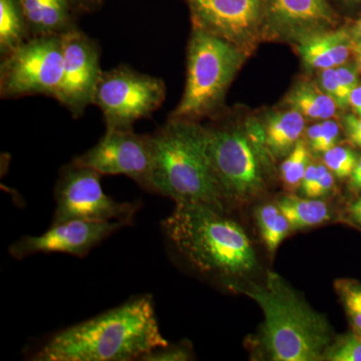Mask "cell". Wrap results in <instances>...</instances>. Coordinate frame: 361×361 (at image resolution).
I'll use <instances>...</instances> for the list:
<instances>
[{"label":"cell","instance_id":"obj_9","mask_svg":"<svg viewBox=\"0 0 361 361\" xmlns=\"http://www.w3.org/2000/svg\"><path fill=\"white\" fill-rule=\"evenodd\" d=\"M214 175L225 200L245 201L262 191V171L250 140L240 128H207Z\"/></svg>","mask_w":361,"mask_h":361},{"label":"cell","instance_id":"obj_32","mask_svg":"<svg viewBox=\"0 0 361 361\" xmlns=\"http://www.w3.org/2000/svg\"><path fill=\"white\" fill-rule=\"evenodd\" d=\"M318 177H319V164L310 163L306 169L300 187L302 193L308 198L317 182Z\"/></svg>","mask_w":361,"mask_h":361},{"label":"cell","instance_id":"obj_35","mask_svg":"<svg viewBox=\"0 0 361 361\" xmlns=\"http://www.w3.org/2000/svg\"><path fill=\"white\" fill-rule=\"evenodd\" d=\"M349 104L353 106V110L361 118V85H358L357 87L351 92L349 97Z\"/></svg>","mask_w":361,"mask_h":361},{"label":"cell","instance_id":"obj_23","mask_svg":"<svg viewBox=\"0 0 361 361\" xmlns=\"http://www.w3.org/2000/svg\"><path fill=\"white\" fill-rule=\"evenodd\" d=\"M357 156L353 149L336 146L323 153V164L336 177H350L357 164Z\"/></svg>","mask_w":361,"mask_h":361},{"label":"cell","instance_id":"obj_17","mask_svg":"<svg viewBox=\"0 0 361 361\" xmlns=\"http://www.w3.org/2000/svg\"><path fill=\"white\" fill-rule=\"evenodd\" d=\"M291 109L312 120H329L338 108L336 101L310 82L297 84L286 97Z\"/></svg>","mask_w":361,"mask_h":361},{"label":"cell","instance_id":"obj_22","mask_svg":"<svg viewBox=\"0 0 361 361\" xmlns=\"http://www.w3.org/2000/svg\"><path fill=\"white\" fill-rule=\"evenodd\" d=\"M310 165V149L304 141H299L282 163L281 177L285 187L295 191L301 187L306 169Z\"/></svg>","mask_w":361,"mask_h":361},{"label":"cell","instance_id":"obj_20","mask_svg":"<svg viewBox=\"0 0 361 361\" xmlns=\"http://www.w3.org/2000/svg\"><path fill=\"white\" fill-rule=\"evenodd\" d=\"M256 218L266 248L270 253H274L291 230L288 220L279 207L270 204L260 207L256 212Z\"/></svg>","mask_w":361,"mask_h":361},{"label":"cell","instance_id":"obj_4","mask_svg":"<svg viewBox=\"0 0 361 361\" xmlns=\"http://www.w3.org/2000/svg\"><path fill=\"white\" fill-rule=\"evenodd\" d=\"M235 290L250 297L262 310L261 343L271 360H322L330 341L326 319L311 310L277 274L268 273L264 286Z\"/></svg>","mask_w":361,"mask_h":361},{"label":"cell","instance_id":"obj_6","mask_svg":"<svg viewBox=\"0 0 361 361\" xmlns=\"http://www.w3.org/2000/svg\"><path fill=\"white\" fill-rule=\"evenodd\" d=\"M101 176L75 161L63 167L54 187L56 206L51 225L71 220L133 225L141 204L118 202L104 193Z\"/></svg>","mask_w":361,"mask_h":361},{"label":"cell","instance_id":"obj_11","mask_svg":"<svg viewBox=\"0 0 361 361\" xmlns=\"http://www.w3.org/2000/svg\"><path fill=\"white\" fill-rule=\"evenodd\" d=\"M193 27L227 40L243 51L266 28L264 0H185Z\"/></svg>","mask_w":361,"mask_h":361},{"label":"cell","instance_id":"obj_10","mask_svg":"<svg viewBox=\"0 0 361 361\" xmlns=\"http://www.w3.org/2000/svg\"><path fill=\"white\" fill-rule=\"evenodd\" d=\"M73 161L101 175L127 176L145 191L156 194L153 135L137 134L133 129L106 130L97 145Z\"/></svg>","mask_w":361,"mask_h":361},{"label":"cell","instance_id":"obj_34","mask_svg":"<svg viewBox=\"0 0 361 361\" xmlns=\"http://www.w3.org/2000/svg\"><path fill=\"white\" fill-rule=\"evenodd\" d=\"M322 132V123L311 126L307 130V141L311 149H314Z\"/></svg>","mask_w":361,"mask_h":361},{"label":"cell","instance_id":"obj_38","mask_svg":"<svg viewBox=\"0 0 361 361\" xmlns=\"http://www.w3.org/2000/svg\"><path fill=\"white\" fill-rule=\"evenodd\" d=\"M351 35H353V39L355 40V42H361V16L360 20H357V23H355V25L353 26Z\"/></svg>","mask_w":361,"mask_h":361},{"label":"cell","instance_id":"obj_16","mask_svg":"<svg viewBox=\"0 0 361 361\" xmlns=\"http://www.w3.org/2000/svg\"><path fill=\"white\" fill-rule=\"evenodd\" d=\"M304 128V116L293 109L271 114L263 129L266 148L275 158L288 156L300 141Z\"/></svg>","mask_w":361,"mask_h":361},{"label":"cell","instance_id":"obj_1","mask_svg":"<svg viewBox=\"0 0 361 361\" xmlns=\"http://www.w3.org/2000/svg\"><path fill=\"white\" fill-rule=\"evenodd\" d=\"M151 295H140L56 332L32 356L37 361L142 360L167 346Z\"/></svg>","mask_w":361,"mask_h":361},{"label":"cell","instance_id":"obj_14","mask_svg":"<svg viewBox=\"0 0 361 361\" xmlns=\"http://www.w3.org/2000/svg\"><path fill=\"white\" fill-rule=\"evenodd\" d=\"M264 6L266 28L273 35L302 40L336 25L326 0H264Z\"/></svg>","mask_w":361,"mask_h":361},{"label":"cell","instance_id":"obj_21","mask_svg":"<svg viewBox=\"0 0 361 361\" xmlns=\"http://www.w3.org/2000/svg\"><path fill=\"white\" fill-rule=\"evenodd\" d=\"M299 51L304 63L310 68L322 71L336 68L330 30L316 33L300 40Z\"/></svg>","mask_w":361,"mask_h":361},{"label":"cell","instance_id":"obj_30","mask_svg":"<svg viewBox=\"0 0 361 361\" xmlns=\"http://www.w3.org/2000/svg\"><path fill=\"white\" fill-rule=\"evenodd\" d=\"M337 75L349 92H353L358 85V68L357 65L353 63H344V65L336 68Z\"/></svg>","mask_w":361,"mask_h":361},{"label":"cell","instance_id":"obj_15","mask_svg":"<svg viewBox=\"0 0 361 361\" xmlns=\"http://www.w3.org/2000/svg\"><path fill=\"white\" fill-rule=\"evenodd\" d=\"M32 37L63 35L78 27L68 0H20Z\"/></svg>","mask_w":361,"mask_h":361},{"label":"cell","instance_id":"obj_18","mask_svg":"<svg viewBox=\"0 0 361 361\" xmlns=\"http://www.w3.org/2000/svg\"><path fill=\"white\" fill-rule=\"evenodd\" d=\"M32 37L20 0H0L1 59Z\"/></svg>","mask_w":361,"mask_h":361},{"label":"cell","instance_id":"obj_27","mask_svg":"<svg viewBox=\"0 0 361 361\" xmlns=\"http://www.w3.org/2000/svg\"><path fill=\"white\" fill-rule=\"evenodd\" d=\"M339 126L334 121L324 120L322 123V132L319 140L313 151L317 153H325L329 149L336 146L339 137Z\"/></svg>","mask_w":361,"mask_h":361},{"label":"cell","instance_id":"obj_36","mask_svg":"<svg viewBox=\"0 0 361 361\" xmlns=\"http://www.w3.org/2000/svg\"><path fill=\"white\" fill-rule=\"evenodd\" d=\"M350 185L353 189L361 190V157L358 159L357 164H356L355 170L350 176Z\"/></svg>","mask_w":361,"mask_h":361},{"label":"cell","instance_id":"obj_25","mask_svg":"<svg viewBox=\"0 0 361 361\" xmlns=\"http://www.w3.org/2000/svg\"><path fill=\"white\" fill-rule=\"evenodd\" d=\"M338 291L341 294L346 310H348L357 334H361V294L360 287L356 285L341 282Z\"/></svg>","mask_w":361,"mask_h":361},{"label":"cell","instance_id":"obj_5","mask_svg":"<svg viewBox=\"0 0 361 361\" xmlns=\"http://www.w3.org/2000/svg\"><path fill=\"white\" fill-rule=\"evenodd\" d=\"M246 59V51L193 27L187 54L186 87L168 120L197 122L222 108L226 92Z\"/></svg>","mask_w":361,"mask_h":361},{"label":"cell","instance_id":"obj_19","mask_svg":"<svg viewBox=\"0 0 361 361\" xmlns=\"http://www.w3.org/2000/svg\"><path fill=\"white\" fill-rule=\"evenodd\" d=\"M277 206L288 220L291 230L319 225L330 218L329 206L319 199L286 196Z\"/></svg>","mask_w":361,"mask_h":361},{"label":"cell","instance_id":"obj_31","mask_svg":"<svg viewBox=\"0 0 361 361\" xmlns=\"http://www.w3.org/2000/svg\"><path fill=\"white\" fill-rule=\"evenodd\" d=\"M344 128L348 139L361 148V118L348 115L344 118Z\"/></svg>","mask_w":361,"mask_h":361},{"label":"cell","instance_id":"obj_29","mask_svg":"<svg viewBox=\"0 0 361 361\" xmlns=\"http://www.w3.org/2000/svg\"><path fill=\"white\" fill-rule=\"evenodd\" d=\"M334 185V174L330 172L329 169L324 164H319V177L316 182L310 198L318 199L325 196L331 191Z\"/></svg>","mask_w":361,"mask_h":361},{"label":"cell","instance_id":"obj_24","mask_svg":"<svg viewBox=\"0 0 361 361\" xmlns=\"http://www.w3.org/2000/svg\"><path fill=\"white\" fill-rule=\"evenodd\" d=\"M319 85L320 89L336 101L338 108L344 109L349 106V97L351 94L341 84L336 68L320 71Z\"/></svg>","mask_w":361,"mask_h":361},{"label":"cell","instance_id":"obj_3","mask_svg":"<svg viewBox=\"0 0 361 361\" xmlns=\"http://www.w3.org/2000/svg\"><path fill=\"white\" fill-rule=\"evenodd\" d=\"M156 194L176 204H201L224 211L211 163L207 128L168 120L153 134Z\"/></svg>","mask_w":361,"mask_h":361},{"label":"cell","instance_id":"obj_8","mask_svg":"<svg viewBox=\"0 0 361 361\" xmlns=\"http://www.w3.org/2000/svg\"><path fill=\"white\" fill-rule=\"evenodd\" d=\"M165 99L166 85L161 78L120 66L102 73L92 104L103 113L106 130H132Z\"/></svg>","mask_w":361,"mask_h":361},{"label":"cell","instance_id":"obj_26","mask_svg":"<svg viewBox=\"0 0 361 361\" xmlns=\"http://www.w3.org/2000/svg\"><path fill=\"white\" fill-rule=\"evenodd\" d=\"M329 360L334 361H361V334L345 337L334 350Z\"/></svg>","mask_w":361,"mask_h":361},{"label":"cell","instance_id":"obj_7","mask_svg":"<svg viewBox=\"0 0 361 361\" xmlns=\"http://www.w3.org/2000/svg\"><path fill=\"white\" fill-rule=\"evenodd\" d=\"M63 68L61 35L30 37L1 59L0 96L8 99L44 94L54 99Z\"/></svg>","mask_w":361,"mask_h":361},{"label":"cell","instance_id":"obj_33","mask_svg":"<svg viewBox=\"0 0 361 361\" xmlns=\"http://www.w3.org/2000/svg\"><path fill=\"white\" fill-rule=\"evenodd\" d=\"M68 2L78 16L99 11L103 6L104 0H68Z\"/></svg>","mask_w":361,"mask_h":361},{"label":"cell","instance_id":"obj_39","mask_svg":"<svg viewBox=\"0 0 361 361\" xmlns=\"http://www.w3.org/2000/svg\"><path fill=\"white\" fill-rule=\"evenodd\" d=\"M353 51L355 52L358 68L361 71V42H355V49H353Z\"/></svg>","mask_w":361,"mask_h":361},{"label":"cell","instance_id":"obj_2","mask_svg":"<svg viewBox=\"0 0 361 361\" xmlns=\"http://www.w3.org/2000/svg\"><path fill=\"white\" fill-rule=\"evenodd\" d=\"M169 243L195 270L230 285L256 264L243 228L224 211L201 204H176L161 222Z\"/></svg>","mask_w":361,"mask_h":361},{"label":"cell","instance_id":"obj_40","mask_svg":"<svg viewBox=\"0 0 361 361\" xmlns=\"http://www.w3.org/2000/svg\"><path fill=\"white\" fill-rule=\"evenodd\" d=\"M349 1H355V0H349Z\"/></svg>","mask_w":361,"mask_h":361},{"label":"cell","instance_id":"obj_37","mask_svg":"<svg viewBox=\"0 0 361 361\" xmlns=\"http://www.w3.org/2000/svg\"><path fill=\"white\" fill-rule=\"evenodd\" d=\"M348 212L351 219L355 221V223H357L358 225H361V198L353 202V203L349 206Z\"/></svg>","mask_w":361,"mask_h":361},{"label":"cell","instance_id":"obj_28","mask_svg":"<svg viewBox=\"0 0 361 361\" xmlns=\"http://www.w3.org/2000/svg\"><path fill=\"white\" fill-rule=\"evenodd\" d=\"M189 353L185 349L180 348H170L169 344L164 348L156 349L151 353L144 356L142 360L147 361H164V360H187Z\"/></svg>","mask_w":361,"mask_h":361},{"label":"cell","instance_id":"obj_12","mask_svg":"<svg viewBox=\"0 0 361 361\" xmlns=\"http://www.w3.org/2000/svg\"><path fill=\"white\" fill-rule=\"evenodd\" d=\"M63 47V77L54 99L70 111L73 118L84 115L92 104L101 70L99 44L80 28L61 35Z\"/></svg>","mask_w":361,"mask_h":361},{"label":"cell","instance_id":"obj_13","mask_svg":"<svg viewBox=\"0 0 361 361\" xmlns=\"http://www.w3.org/2000/svg\"><path fill=\"white\" fill-rule=\"evenodd\" d=\"M123 227L120 222L68 221L51 225L39 236L20 237L9 247V254L16 260L40 253H65L85 258L94 247Z\"/></svg>","mask_w":361,"mask_h":361}]
</instances>
